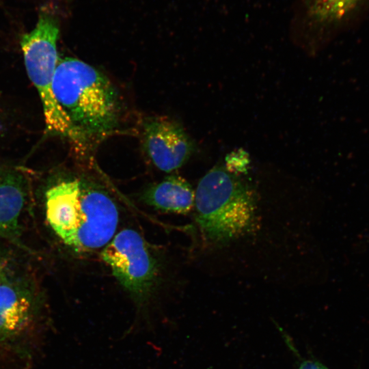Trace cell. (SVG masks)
<instances>
[{
  "instance_id": "1",
  "label": "cell",
  "mask_w": 369,
  "mask_h": 369,
  "mask_svg": "<svg viewBox=\"0 0 369 369\" xmlns=\"http://www.w3.org/2000/svg\"><path fill=\"white\" fill-rule=\"evenodd\" d=\"M46 217L67 246L77 252L105 247L115 236L119 219L113 199L81 179L60 181L45 193Z\"/></svg>"
},
{
  "instance_id": "2",
  "label": "cell",
  "mask_w": 369,
  "mask_h": 369,
  "mask_svg": "<svg viewBox=\"0 0 369 369\" xmlns=\"http://www.w3.org/2000/svg\"><path fill=\"white\" fill-rule=\"evenodd\" d=\"M53 91L70 122L77 147L103 137L117 126L118 92L110 80L90 64L72 57L58 59Z\"/></svg>"
},
{
  "instance_id": "3",
  "label": "cell",
  "mask_w": 369,
  "mask_h": 369,
  "mask_svg": "<svg viewBox=\"0 0 369 369\" xmlns=\"http://www.w3.org/2000/svg\"><path fill=\"white\" fill-rule=\"evenodd\" d=\"M196 222L208 241L225 243L251 232L257 223L254 191L239 176L216 165L195 192Z\"/></svg>"
},
{
  "instance_id": "4",
  "label": "cell",
  "mask_w": 369,
  "mask_h": 369,
  "mask_svg": "<svg viewBox=\"0 0 369 369\" xmlns=\"http://www.w3.org/2000/svg\"><path fill=\"white\" fill-rule=\"evenodd\" d=\"M57 19L43 11L33 30L20 40L24 62L29 79L36 87L43 107L46 130L49 134L69 139L77 147V141L66 114L57 103L53 91L58 61Z\"/></svg>"
},
{
  "instance_id": "5",
  "label": "cell",
  "mask_w": 369,
  "mask_h": 369,
  "mask_svg": "<svg viewBox=\"0 0 369 369\" xmlns=\"http://www.w3.org/2000/svg\"><path fill=\"white\" fill-rule=\"evenodd\" d=\"M100 256L137 306L148 304L156 286L159 265L141 234L133 229L121 230Z\"/></svg>"
},
{
  "instance_id": "6",
  "label": "cell",
  "mask_w": 369,
  "mask_h": 369,
  "mask_svg": "<svg viewBox=\"0 0 369 369\" xmlns=\"http://www.w3.org/2000/svg\"><path fill=\"white\" fill-rule=\"evenodd\" d=\"M143 146L153 165L165 172L180 167L193 150V143L180 124L164 116L143 122Z\"/></svg>"
},
{
  "instance_id": "7",
  "label": "cell",
  "mask_w": 369,
  "mask_h": 369,
  "mask_svg": "<svg viewBox=\"0 0 369 369\" xmlns=\"http://www.w3.org/2000/svg\"><path fill=\"white\" fill-rule=\"evenodd\" d=\"M195 193L183 178L171 175L150 187L144 194V202L167 213L187 214L195 206Z\"/></svg>"
},
{
  "instance_id": "8",
  "label": "cell",
  "mask_w": 369,
  "mask_h": 369,
  "mask_svg": "<svg viewBox=\"0 0 369 369\" xmlns=\"http://www.w3.org/2000/svg\"><path fill=\"white\" fill-rule=\"evenodd\" d=\"M25 200L21 176L16 172L0 169V236L16 235Z\"/></svg>"
},
{
  "instance_id": "9",
  "label": "cell",
  "mask_w": 369,
  "mask_h": 369,
  "mask_svg": "<svg viewBox=\"0 0 369 369\" xmlns=\"http://www.w3.org/2000/svg\"><path fill=\"white\" fill-rule=\"evenodd\" d=\"M31 310V300L27 292L7 279L0 283V336L20 331Z\"/></svg>"
},
{
  "instance_id": "10",
  "label": "cell",
  "mask_w": 369,
  "mask_h": 369,
  "mask_svg": "<svg viewBox=\"0 0 369 369\" xmlns=\"http://www.w3.org/2000/svg\"><path fill=\"white\" fill-rule=\"evenodd\" d=\"M369 0H305L306 13L314 25L333 28L348 21Z\"/></svg>"
},
{
  "instance_id": "11",
  "label": "cell",
  "mask_w": 369,
  "mask_h": 369,
  "mask_svg": "<svg viewBox=\"0 0 369 369\" xmlns=\"http://www.w3.org/2000/svg\"><path fill=\"white\" fill-rule=\"evenodd\" d=\"M249 164L248 154L243 150L231 152L226 159V169L230 173L239 176L246 173Z\"/></svg>"
},
{
  "instance_id": "12",
  "label": "cell",
  "mask_w": 369,
  "mask_h": 369,
  "mask_svg": "<svg viewBox=\"0 0 369 369\" xmlns=\"http://www.w3.org/2000/svg\"><path fill=\"white\" fill-rule=\"evenodd\" d=\"M297 369H329L318 361L302 359L298 364Z\"/></svg>"
},
{
  "instance_id": "13",
  "label": "cell",
  "mask_w": 369,
  "mask_h": 369,
  "mask_svg": "<svg viewBox=\"0 0 369 369\" xmlns=\"http://www.w3.org/2000/svg\"><path fill=\"white\" fill-rule=\"evenodd\" d=\"M5 264L0 262V283L2 282L5 278Z\"/></svg>"
}]
</instances>
